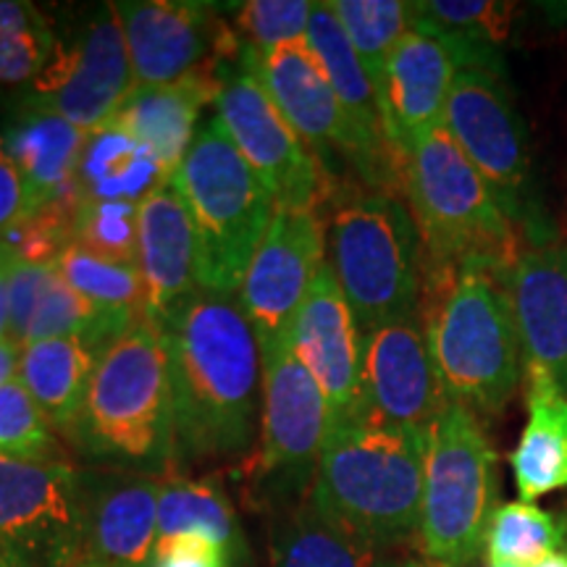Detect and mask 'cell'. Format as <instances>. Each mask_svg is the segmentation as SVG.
<instances>
[{"instance_id": "6da1fadb", "label": "cell", "mask_w": 567, "mask_h": 567, "mask_svg": "<svg viewBox=\"0 0 567 567\" xmlns=\"http://www.w3.org/2000/svg\"><path fill=\"white\" fill-rule=\"evenodd\" d=\"M172 373L174 476L182 467L245 460L258 442L264 360L234 297L197 292L155 321Z\"/></svg>"}, {"instance_id": "7a4b0ae2", "label": "cell", "mask_w": 567, "mask_h": 567, "mask_svg": "<svg viewBox=\"0 0 567 567\" xmlns=\"http://www.w3.org/2000/svg\"><path fill=\"white\" fill-rule=\"evenodd\" d=\"M417 318L444 394L476 415L505 413L526 373L507 276L425 266Z\"/></svg>"}, {"instance_id": "3957f363", "label": "cell", "mask_w": 567, "mask_h": 567, "mask_svg": "<svg viewBox=\"0 0 567 567\" xmlns=\"http://www.w3.org/2000/svg\"><path fill=\"white\" fill-rule=\"evenodd\" d=\"M66 442L97 467L174 473L172 373L153 318H142L101 354Z\"/></svg>"}, {"instance_id": "277c9868", "label": "cell", "mask_w": 567, "mask_h": 567, "mask_svg": "<svg viewBox=\"0 0 567 567\" xmlns=\"http://www.w3.org/2000/svg\"><path fill=\"white\" fill-rule=\"evenodd\" d=\"M429 434L365 415L331 423L310 502L344 528L392 551L417 538Z\"/></svg>"}, {"instance_id": "5b68a950", "label": "cell", "mask_w": 567, "mask_h": 567, "mask_svg": "<svg viewBox=\"0 0 567 567\" xmlns=\"http://www.w3.org/2000/svg\"><path fill=\"white\" fill-rule=\"evenodd\" d=\"M323 208L326 264L360 331L417 318L425 250L405 197L358 179H334Z\"/></svg>"}, {"instance_id": "8992f818", "label": "cell", "mask_w": 567, "mask_h": 567, "mask_svg": "<svg viewBox=\"0 0 567 567\" xmlns=\"http://www.w3.org/2000/svg\"><path fill=\"white\" fill-rule=\"evenodd\" d=\"M402 195L421 231L425 266H478L507 276L526 250L499 195L444 124L417 137L402 158Z\"/></svg>"}, {"instance_id": "52a82bcc", "label": "cell", "mask_w": 567, "mask_h": 567, "mask_svg": "<svg viewBox=\"0 0 567 567\" xmlns=\"http://www.w3.org/2000/svg\"><path fill=\"white\" fill-rule=\"evenodd\" d=\"M174 184L195 226L197 289L237 297L276 200L216 118L197 130Z\"/></svg>"}, {"instance_id": "ba28073f", "label": "cell", "mask_w": 567, "mask_h": 567, "mask_svg": "<svg viewBox=\"0 0 567 567\" xmlns=\"http://www.w3.org/2000/svg\"><path fill=\"white\" fill-rule=\"evenodd\" d=\"M496 505V452L481 417L446 402L425 442L417 544L425 563L471 567L484 555Z\"/></svg>"}, {"instance_id": "9c48e42d", "label": "cell", "mask_w": 567, "mask_h": 567, "mask_svg": "<svg viewBox=\"0 0 567 567\" xmlns=\"http://www.w3.org/2000/svg\"><path fill=\"white\" fill-rule=\"evenodd\" d=\"M260 360L264 396L258 442L239 473L255 505L276 513L310 494L334 415L313 373L297 358L292 331L260 344Z\"/></svg>"}, {"instance_id": "30bf717a", "label": "cell", "mask_w": 567, "mask_h": 567, "mask_svg": "<svg viewBox=\"0 0 567 567\" xmlns=\"http://www.w3.org/2000/svg\"><path fill=\"white\" fill-rule=\"evenodd\" d=\"M467 161L492 184L528 245L547 243L542 213L530 200V155L523 118L517 116L502 69H460L442 118Z\"/></svg>"}, {"instance_id": "8fae6325", "label": "cell", "mask_w": 567, "mask_h": 567, "mask_svg": "<svg viewBox=\"0 0 567 567\" xmlns=\"http://www.w3.org/2000/svg\"><path fill=\"white\" fill-rule=\"evenodd\" d=\"M0 555L11 567H82L87 505L69 460L0 457Z\"/></svg>"}, {"instance_id": "7c38bea8", "label": "cell", "mask_w": 567, "mask_h": 567, "mask_svg": "<svg viewBox=\"0 0 567 567\" xmlns=\"http://www.w3.org/2000/svg\"><path fill=\"white\" fill-rule=\"evenodd\" d=\"M216 116L276 205L323 210L334 176L281 116L243 51L218 66Z\"/></svg>"}, {"instance_id": "4fadbf2b", "label": "cell", "mask_w": 567, "mask_h": 567, "mask_svg": "<svg viewBox=\"0 0 567 567\" xmlns=\"http://www.w3.org/2000/svg\"><path fill=\"white\" fill-rule=\"evenodd\" d=\"M132 90L122 21L113 3H105L90 13L71 40H59L51 63L32 82L27 109L55 113L92 134L113 122Z\"/></svg>"}, {"instance_id": "5bb4252c", "label": "cell", "mask_w": 567, "mask_h": 567, "mask_svg": "<svg viewBox=\"0 0 567 567\" xmlns=\"http://www.w3.org/2000/svg\"><path fill=\"white\" fill-rule=\"evenodd\" d=\"M130 51L134 87H155L200 69H218L243 51L218 3L122 0L113 3Z\"/></svg>"}, {"instance_id": "9a60e30c", "label": "cell", "mask_w": 567, "mask_h": 567, "mask_svg": "<svg viewBox=\"0 0 567 567\" xmlns=\"http://www.w3.org/2000/svg\"><path fill=\"white\" fill-rule=\"evenodd\" d=\"M323 266V213L276 205L237 295L258 344H268L292 331L305 297Z\"/></svg>"}, {"instance_id": "2e32d148", "label": "cell", "mask_w": 567, "mask_h": 567, "mask_svg": "<svg viewBox=\"0 0 567 567\" xmlns=\"http://www.w3.org/2000/svg\"><path fill=\"white\" fill-rule=\"evenodd\" d=\"M450 396L444 394L421 318L363 331L360 413L375 423L429 434Z\"/></svg>"}, {"instance_id": "e0dca14e", "label": "cell", "mask_w": 567, "mask_h": 567, "mask_svg": "<svg viewBox=\"0 0 567 567\" xmlns=\"http://www.w3.org/2000/svg\"><path fill=\"white\" fill-rule=\"evenodd\" d=\"M463 69L457 48L434 32L410 27L389 53L379 82V103L386 137L400 158L417 137L442 124L446 97Z\"/></svg>"}, {"instance_id": "ac0fdd59", "label": "cell", "mask_w": 567, "mask_h": 567, "mask_svg": "<svg viewBox=\"0 0 567 567\" xmlns=\"http://www.w3.org/2000/svg\"><path fill=\"white\" fill-rule=\"evenodd\" d=\"M292 344L297 358L321 386L334 421L358 415L363 331L329 264L318 271L295 318Z\"/></svg>"}, {"instance_id": "d6986e66", "label": "cell", "mask_w": 567, "mask_h": 567, "mask_svg": "<svg viewBox=\"0 0 567 567\" xmlns=\"http://www.w3.org/2000/svg\"><path fill=\"white\" fill-rule=\"evenodd\" d=\"M243 55L271 95L276 109L281 111V116L292 124L305 145L318 155V161L326 166L329 155H342V161L352 166L354 137L350 122H347L316 53L310 51L308 40L287 42L268 53H255L243 42Z\"/></svg>"}, {"instance_id": "ffe728a7", "label": "cell", "mask_w": 567, "mask_h": 567, "mask_svg": "<svg viewBox=\"0 0 567 567\" xmlns=\"http://www.w3.org/2000/svg\"><path fill=\"white\" fill-rule=\"evenodd\" d=\"M87 559L95 567H151L158 544L161 481L116 467L82 471Z\"/></svg>"}, {"instance_id": "44dd1931", "label": "cell", "mask_w": 567, "mask_h": 567, "mask_svg": "<svg viewBox=\"0 0 567 567\" xmlns=\"http://www.w3.org/2000/svg\"><path fill=\"white\" fill-rule=\"evenodd\" d=\"M507 292L523 363L547 373L567 396V243L526 245L507 274Z\"/></svg>"}, {"instance_id": "7402d4cb", "label": "cell", "mask_w": 567, "mask_h": 567, "mask_svg": "<svg viewBox=\"0 0 567 567\" xmlns=\"http://www.w3.org/2000/svg\"><path fill=\"white\" fill-rule=\"evenodd\" d=\"M140 271L147 287V318L161 321L197 289L195 226L174 179L140 200Z\"/></svg>"}, {"instance_id": "603a6c76", "label": "cell", "mask_w": 567, "mask_h": 567, "mask_svg": "<svg viewBox=\"0 0 567 567\" xmlns=\"http://www.w3.org/2000/svg\"><path fill=\"white\" fill-rule=\"evenodd\" d=\"M221 90L218 69H200L182 80L134 87L109 126H116L140 142L168 176L179 172L197 134V118Z\"/></svg>"}, {"instance_id": "cb8c5ba5", "label": "cell", "mask_w": 567, "mask_h": 567, "mask_svg": "<svg viewBox=\"0 0 567 567\" xmlns=\"http://www.w3.org/2000/svg\"><path fill=\"white\" fill-rule=\"evenodd\" d=\"M528 423L509 455L520 502L567 488V396L538 368H526Z\"/></svg>"}, {"instance_id": "d4e9b609", "label": "cell", "mask_w": 567, "mask_h": 567, "mask_svg": "<svg viewBox=\"0 0 567 567\" xmlns=\"http://www.w3.org/2000/svg\"><path fill=\"white\" fill-rule=\"evenodd\" d=\"M271 567H392V551L321 513L310 496L271 513Z\"/></svg>"}, {"instance_id": "484cf974", "label": "cell", "mask_w": 567, "mask_h": 567, "mask_svg": "<svg viewBox=\"0 0 567 567\" xmlns=\"http://www.w3.org/2000/svg\"><path fill=\"white\" fill-rule=\"evenodd\" d=\"M97 360L101 352L76 337L32 342L21 350L19 384L30 392L55 434L63 439L71 436L80 421Z\"/></svg>"}, {"instance_id": "4316f807", "label": "cell", "mask_w": 567, "mask_h": 567, "mask_svg": "<svg viewBox=\"0 0 567 567\" xmlns=\"http://www.w3.org/2000/svg\"><path fill=\"white\" fill-rule=\"evenodd\" d=\"M87 137V132L76 130L66 118L30 109L3 134L6 151L24 174L38 208L80 189L76 168Z\"/></svg>"}, {"instance_id": "83f0119b", "label": "cell", "mask_w": 567, "mask_h": 567, "mask_svg": "<svg viewBox=\"0 0 567 567\" xmlns=\"http://www.w3.org/2000/svg\"><path fill=\"white\" fill-rule=\"evenodd\" d=\"M166 179L172 176L163 172L153 153L116 126L90 134L76 168V187L84 200L140 203Z\"/></svg>"}, {"instance_id": "f1b7e54d", "label": "cell", "mask_w": 567, "mask_h": 567, "mask_svg": "<svg viewBox=\"0 0 567 567\" xmlns=\"http://www.w3.org/2000/svg\"><path fill=\"white\" fill-rule=\"evenodd\" d=\"M515 3L496 0H421L410 3V21L457 48L463 69H502L496 48L513 30Z\"/></svg>"}, {"instance_id": "f546056e", "label": "cell", "mask_w": 567, "mask_h": 567, "mask_svg": "<svg viewBox=\"0 0 567 567\" xmlns=\"http://www.w3.org/2000/svg\"><path fill=\"white\" fill-rule=\"evenodd\" d=\"M197 534L221 544L234 565L247 559V542L229 496L213 481L172 476L161 481L158 538Z\"/></svg>"}, {"instance_id": "4dcf8cb0", "label": "cell", "mask_w": 567, "mask_h": 567, "mask_svg": "<svg viewBox=\"0 0 567 567\" xmlns=\"http://www.w3.org/2000/svg\"><path fill=\"white\" fill-rule=\"evenodd\" d=\"M567 549V515L530 502H505L494 509L486 530L488 567H528L551 551Z\"/></svg>"}, {"instance_id": "1f68e13d", "label": "cell", "mask_w": 567, "mask_h": 567, "mask_svg": "<svg viewBox=\"0 0 567 567\" xmlns=\"http://www.w3.org/2000/svg\"><path fill=\"white\" fill-rule=\"evenodd\" d=\"M55 268L71 289L87 297L101 310L134 321L147 316V287L140 266L105 258L74 243L61 252Z\"/></svg>"}, {"instance_id": "d6a6232c", "label": "cell", "mask_w": 567, "mask_h": 567, "mask_svg": "<svg viewBox=\"0 0 567 567\" xmlns=\"http://www.w3.org/2000/svg\"><path fill=\"white\" fill-rule=\"evenodd\" d=\"M51 17L27 0H0V84L34 82L59 48Z\"/></svg>"}, {"instance_id": "836d02e7", "label": "cell", "mask_w": 567, "mask_h": 567, "mask_svg": "<svg viewBox=\"0 0 567 567\" xmlns=\"http://www.w3.org/2000/svg\"><path fill=\"white\" fill-rule=\"evenodd\" d=\"M331 9L363 63L365 74L379 90L389 53L413 27L410 3H402V0H331Z\"/></svg>"}, {"instance_id": "e575fe53", "label": "cell", "mask_w": 567, "mask_h": 567, "mask_svg": "<svg viewBox=\"0 0 567 567\" xmlns=\"http://www.w3.org/2000/svg\"><path fill=\"white\" fill-rule=\"evenodd\" d=\"M0 457L66 460L59 434L19 379L0 386Z\"/></svg>"}, {"instance_id": "d590c367", "label": "cell", "mask_w": 567, "mask_h": 567, "mask_svg": "<svg viewBox=\"0 0 567 567\" xmlns=\"http://www.w3.org/2000/svg\"><path fill=\"white\" fill-rule=\"evenodd\" d=\"M313 6L310 0H247L234 6L231 30L255 53H268L287 42L308 40Z\"/></svg>"}, {"instance_id": "8d00e7d4", "label": "cell", "mask_w": 567, "mask_h": 567, "mask_svg": "<svg viewBox=\"0 0 567 567\" xmlns=\"http://www.w3.org/2000/svg\"><path fill=\"white\" fill-rule=\"evenodd\" d=\"M140 203L82 200L74 243L87 250L140 266Z\"/></svg>"}, {"instance_id": "74e56055", "label": "cell", "mask_w": 567, "mask_h": 567, "mask_svg": "<svg viewBox=\"0 0 567 567\" xmlns=\"http://www.w3.org/2000/svg\"><path fill=\"white\" fill-rule=\"evenodd\" d=\"M55 274H59L55 264H32L13 255L9 266V334L17 342L24 344L34 310Z\"/></svg>"}, {"instance_id": "f35d334b", "label": "cell", "mask_w": 567, "mask_h": 567, "mask_svg": "<svg viewBox=\"0 0 567 567\" xmlns=\"http://www.w3.org/2000/svg\"><path fill=\"white\" fill-rule=\"evenodd\" d=\"M151 567H237L221 544L197 534L158 538Z\"/></svg>"}, {"instance_id": "ab89813d", "label": "cell", "mask_w": 567, "mask_h": 567, "mask_svg": "<svg viewBox=\"0 0 567 567\" xmlns=\"http://www.w3.org/2000/svg\"><path fill=\"white\" fill-rule=\"evenodd\" d=\"M34 210H38V205H34L30 184L6 151L3 134H0V234L19 226Z\"/></svg>"}, {"instance_id": "60d3db41", "label": "cell", "mask_w": 567, "mask_h": 567, "mask_svg": "<svg viewBox=\"0 0 567 567\" xmlns=\"http://www.w3.org/2000/svg\"><path fill=\"white\" fill-rule=\"evenodd\" d=\"M21 350H24V344L17 342L13 337H6L0 342V386H6L19 375Z\"/></svg>"}, {"instance_id": "b9f144b4", "label": "cell", "mask_w": 567, "mask_h": 567, "mask_svg": "<svg viewBox=\"0 0 567 567\" xmlns=\"http://www.w3.org/2000/svg\"><path fill=\"white\" fill-rule=\"evenodd\" d=\"M13 260V258H11ZM0 266V342H3L9 334V266Z\"/></svg>"}, {"instance_id": "7bdbcfd3", "label": "cell", "mask_w": 567, "mask_h": 567, "mask_svg": "<svg viewBox=\"0 0 567 567\" xmlns=\"http://www.w3.org/2000/svg\"><path fill=\"white\" fill-rule=\"evenodd\" d=\"M528 567H567V549L565 551H551V555L542 557L538 563Z\"/></svg>"}, {"instance_id": "ee69618b", "label": "cell", "mask_w": 567, "mask_h": 567, "mask_svg": "<svg viewBox=\"0 0 567 567\" xmlns=\"http://www.w3.org/2000/svg\"><path fill=\"white\" fill-rule=\"evenodd\" d=\"M392 567H434V565L425 563V559H394Z\"/></svg>"}, {"instance_id": "f6af8a7d", "label": "cell", "mask_w": 567, "mask_h": 567, "mask_svg": "<svg viewBox=\"0 0 567 567\" xmlns=\"http://www.w3.org/2000/svg\"><path fill=\"white\" fill-rule=\"evenodd\" d=\"M11 258H13V252L9 250V245H3V243H0V266H6V264H9Z\"/></svg>"}, {"instance_id": "bcb514c9", "label": "cell", "mask_w": 567, "mask_h": 567, "mask_svg": "<svg viewBox=\"0 0 567 567\" xmlns=\"http://www.w3.org/2000/svg\"><path fill=\"white\" fill-rule=\"evenodd\" d=\"M0 567H11V565H9V559H6L3 555H0Z\"/></svg>"}, {"instance_id": "7dc6e473", "label": "cell", "mask_w": 567, "mask_h": 567, "mask_svg": "<svg viewBox=\"0 0 567 567\" xmlns=\"http://www.w3.org/2000/svg\"><path fill=\"white\" fill-rule=\"evenodd\" d=\"M82 567H95V565H82Z\"/></svg>"}, {"instance_id": "c3c4849f", "label": "cell", "mask_w": 567, "mask_h": 567, "mask_svg": "<svg viewBox=\"0 0 567 567\" xmlns=\"http://www.w3.org/2000/svg\"><path fill=\"white\" fill-rule=\"evenodd\" d=\"M434 567H439V565H434Z\"/></svg>"}]
</instances>
